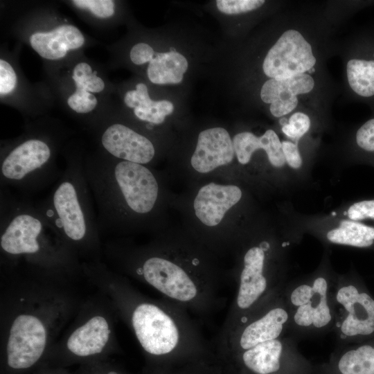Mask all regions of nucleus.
Returning a JSON list of instances; mask_svg holds the SVG:
<instances>
[{
  "instance_id": "nucleus-27",
  "label": "nucleus",
  "mask_w": 374,
  "mask_h": 374,
  "mask_svg": "<svg viewBox=\"0 0 374 374\" xmlns=\"http://www.w3.org/2000/svg\"><path fill=\"white\" fill-rule=\"evenodd\" d=\"M67 103L75 112L86 114L94 109L97 99L91 92L76 87L75 91L68 98Z\"/></svg>"
},
{
  "instance_id": "nucleus-20",
  "label": "nucleus",
  "mask_w": 374,
  "mask_h": 374,
  "mask_svg": "<svg viewBox=\"0 0 374 374\" xmlns=\"http://www.w3.org/2000/svg\"><path fill=\"white\" fill-rule=\"evenodd\" d=\"M124 102L128 107L134 108V113L139 119L152 125L162 123L165 117L174 110L173 104L168 100H152L143 83L137 84L136 90L128 91Z\"/></svg>"
},
{
  "instance_id": "nucleus-29",
  "label": "nucleus",
  "mask_w": 374,
  "mask_h": 374,
  "mask_svg": "<svg viewBox=\"0 0 374 374\" xmlns=\"http://www.w3.org/2000/svg\"><path fill=\"white\" fill-rule=\"evenodd\" d=\"M72 2L80 8L89 10L98 17H109L114 13V3L112 0H75Z\"/></svg>"
},
{
  "instance_id": "nucleus-24",
  "label": "nucleus",
  "mask_w": 374,
  "mask_h": 374,
  "mask_svg": "<svg viewBox=\"0 0 374 374\" xmlns=\"http://www.w3.org/2000/svg\"><path fill=\"white\" fill-rule=\"evenodd\" d=\"M347 77L351 89L358 95H374V60L352 59L347 64Z\"/></svg>"
},
{
  "instance_id": "nucleus-9",
  "label": "nucleus",
  "mask_w": 374,
  "mask_h": 374,
  "mask_svg": "<svg viewBox=\"0 0 374 374\" xmlns=\"http://www.w3.org/2000/svg\"><path fill=\"white\" fill-rule=\"evenodd\" d=\"M132 324L139 342L148 353L165 355L179 344V331L175 321L154 304L139 305L133 311Z\"/></svg>"
},
{
  "instance_id": "nucleus-16",
  "label": "nucleus",
  "mask_w": 374,
  "mask_h": 374,
  "mask_svg": "<svg viewBox=\"0 0 374 374\" xmlns=\"http://www.w3.org/2000/svg\"><path fill=\"white\" fill-rule=\"evenodd\" d=\"M314 374H374V344L336 345L328 362L314 366Z\"/></svg>"
},
{
  "instance_id": "nucleus-15",
  "label": "nucleus",
  "mask_w": 374,
  "mask_h": 374,
  "mask_svg": "<svg viewBox=\"0 0 374 374\" xmlns=\"http://www.w3.org/2000/svg\"><path fill=\"white\" fill-rule=\"evenodd\" d=\"M242 195L235 185H222L211 182L198 191L193 202L197 217L206 226H215L225 213L238 204Z\"/></svg>"
},
{
  "instance_id": "nucleus-6",
  "label": "nucleus",
  "mask_w": 374,
  "mask_h": 374,
  "mask_svg": "<svg viewBox=\"0 0 374 374\" xmlns=\"http://www.w3.org/2000/svg\"><path fill=\"white\" fill-rule=\"evenodd\" d=\"M270 245L262 242L249 247L244 253L239 275L235 310L242 321L276 293L287 283L284 276L267 269V252Z\"/></svg>"
},
{
  "instance_id": "nucleus-17",
  "label": "nucleus",
  "mask_w": 374,
  "mask_h": 374,
  "mask_svg": "<svg viewBox=\"0 0 374 374\" xmlns=\"http://www.w3.org/2000/svg\"><path fill=\"white\" fill-rule=\"evenodd\" d=\"M84 42L81 32L72 25H62L50 32H37L30 37L33 48L48 60L60 59L69 50L78 48Z\"/></svg>"
},
{
  "instance_id": "nucleus-4",
  "label": "nucleus",
  "mask_w": 374,
  "mask_h": 374,
  "mask_svg": "<svg viewBox=\"0 0 374 374\" xmlns=\"http://www.w3.org/2000/svg\"><path fill=\"white\" fill-rule=\"evenodd\" d=\"M61 174L53 148L39 138L25 139L1 159V187L11 186L24 193L39 191L57 181Z\"/></svg>"
},
{
  "instance_id": "nucleus-31",
  "label": "nucleus",
  "mask_w": 374,
  "mask_h": 374,
  "mask_svg": "<svg viewBox=\"0 0 374 374\" xmlns=\"http://www.w3.org/2000/svg\"><path fill=\"white\" fill-rule=\"evenodd\" d=\"M17 76L11 65L3 60H0V93L8 94L15 88Z\"/></svg>"
},
{
  "instance_id": "nucleus-34",
  "label": "nucleus",
  "mask_w": 374,
  "mask_h": 374,
  "mask_svg": "<svg viewBox=\"0 0 374 374\" xmlns=\"http://www.w3.org/2000/svg\"><path fill=\"white\" fill-rule=\"evenodd\" d=\"M282 149L287 164L294 169L301 167L303 161L296 144L290 141H283Z\"/></svg>"
},
{
  "instance_id": "nucleus-1",
  "label": "nucleus",
  "mask_w": 374,
  "mask_h": 374,
  "mask_svg": "<svg viewBox=\"0 0 374 374\" xmlns=\"http://www.w3.org/2000/svg\"><path fill=\"white\" fill-rule=\"evenodd\" d=\"M84 166L97 206L99 231L132 226L154 211L159 185L145 166L108 155L89 158Z\"/></svg>"
},
{
  "instance_id": "nucleus-19",
  "label": "nucleus",
  "mask_w": 374,
  "mask_h": 374,
  "mask_svg": "<svg viewBox=\"0 0 374 374\" xmlns=\"http://www.w3.org/2000/svg\"><path fill=\"white\" fill-rule=\"evenodd\" d=\"M109 333L107 320L101 316H95L70 335L67 348L81 357L100 353L109 340Z\"/></svg>"
},
{
  "instance_id": "nucleus-28",
  "label": "nucleus",
  "mask_w": 374,
  "mask_h": 374,
  "mask_svg": "<svg viewBox=\"0 0 374 374\" xmlns=\"http://www.w3.org/2000/svg\"><path fill=\"white\" fill-rule=\"evenodd\" d=\"M310 127L308 116L302 112H296L291 116L289 123L283 126L282 131L288 137L298 139L309 130Z\"/></svg>"
},
{
  "instance_id": "nucleus-37",
  "label": "nucleus",
  "mask_w": 374,
  "mask_h": 374,
  "mask_svg": "<svg viewBox=\"0 0 374 374\" xmlns=\"http://www.w3.org/2000/svg\"></svg>"
},
{
  "instance_id": "nucleus-5",
  "label": "nucleus",
  "mask_w": 374,
  "mask_h": 374,
  "mask_svg": "<svg viewBox=\"0 0 374 374\" xmlns=\"http://www.w3.org/2000/svg\"><path fill=\"white\" fill-rule=\"evenodd\" d=\"M336 345L355 343L374 334V299L346 276L335 277L332 292Z\"/></svg>"
},
{
  "instance_id": "nucleus-22",
  "label": "nucleus",
  "mask_w": 374,
  "mask_h": 374,
  "mask_svg": "<svg viewBox=\"0 0 374 374\" xmlns=\"http://www.w3.org/2000/svg\"><path fill=\"white\" fill-rule=\"evenodd\" d=\"M314 86V79L308 73H302L286 79L270 78L262 85L260 98L265 103L285 100L310 92Z\"/></svg>"
},
{
  "instance_id": "nucleus-26",
  "label": "nucleus",
  "mask_w": 374,
  "mask_h": 374,
  "mask_svg": "<svg viewBox=\"0 0 374 374\" xmlns=\"http://www.w3.org/2000/svg\"><path fill=\"white\" fill-rule=\"evenodd\" d=\"M265 3L263 0H217V9L226 15H236L254 10Z\"/></svg>"
},
{
  "instance_id": "nucleus-36",
  "label": "nucleus",
  "mask_w": 374,
  "mask_h": 374,
  "mask_svg": "<svg viewBox=\"0 0 374 374\" xmlns=\"http://www.w3.org/2000/svg\"><path fill=\"white\" fill-rule=\"evenodd\" d=\"M109 374H116V373H114V372H111V373H109Z\"/></svg>"
},
{
  "instance_id": "nucleus-14",
  "label": "nucleus",
  "mask_w": 374,
  "mask_h": 374,
  "mask_svg": "<svg viewBox=\"0 0 374 374\" xmlns=\"http://www.w3.org/2000/svg\"><path fill=\"white\" fill-rule=\"evenodd\" d=\"M235 151L233 140L225 129L213 127L202 131L191 157L192 167L199 173H208L231 163Z\"/></svg>"
},
{
  "instance_id": "nucleus-2",
  "label": "nucleus",
  "mask_w": 374,
  "mask_h": 374,
  "mask_svg": "<svg viewBox=\"0 0 374 374\" xmlns=\"http://www.w3.org/2000/svg\"><path fill=\"white\" fill-rule=\"evenodd\" d=\"M80 157H68L50 194L35 204L64 244H97L98 226L91 191Z\"/></svg>"
},
{
  "instance_id": "nucleus-10",
  "label": "nucleus",
  "mask_w": 374,
  "mask_h": 374,
  "mask_svg": "<svg viewBox=\"0 0 374 374\" xmlns=\"http://www.w3.org/2000/svg\"><path fill=\"white\" fill-rule=\"evenodd\" d=\"M315 63L311 45L301 33L290 29L285 31L269 49L262 69L267 77L281 80L305 73Z\"/></svg>"
},
{
  "instance_id": "nucleus-18",
  "label": "nucleus",
  "mask_w": 374,
  "mask_h": 374,
  "mask_svg": "<svg viewBox=\"0 0 374 374\" xmlns=\"http://www.w3.org/2000/svg\"><path fill=\"white\" fill-rule=\"evenodd\" d=\"M233 144L235 154L241 164L248 163L253 153L260 149L265 151L269 161L274 167L280 168L286 163L282 143L272 130H267L260 136L249 132L238 133L234 136Z\"/></svg>"
},
{
  "instance_id": "nucleus-21",
  "label": "nucleus",
  "mask_w": 374,
  "mask_h": 374,
  "mask_svg": "<svg viewBox=\"0 0 374 374\" xmlns=\"http://www.w3.org/2000/svg\"><path fill=\"white\" fill-rule=\"evenodd\" d=\"M187 69L186 58L179 53L172 51L156 53L149 63L147 74L154 84H178L182 81Z\"/></svg>"
},
{
  "instance_id": "nucleus-3",
  "label": "nucleus",
  "mask_w": 374,
  "mask_h": 374,
  "mask_svg": "<svg viewBox=\"0 0 374 374\" xmlns=\"http://www.w3.org/2000/svg\"><path fill=\"white\" fill-rule=\"evenodd\" d=\"M334 279L319 272L285 285L283 292L290 316L288 335L299 340L332 332Z\"/></svg>"
},
{
  "instance_id": "nucleus-32",
  "label": "nucleus",
  "mask_w": 374,
  "mask_h": 374,
  "mask_svg": "<svg viewBox=\"0 0 374 374\" xmlns=\"http://www.w3.org/2000/svg\"><path fill=\"white\" fill-rule=\"evenodd\" d=\"M356 142L362 149L374 152V118L366 122L357 130Z\"/></svg>"
},
{
  "instance_id": "nucleus-7",
  "label": "nucleus",
  "mask_w": 374,
  "mask_h": 374,
  "mask_svg": "<svg viewBox=\"0 0 374 374\" xmlns=\"http://www.w3.org/2000/svg\"><path fill=\"white\" fill-rule=\"evenodd\" d=\"M298 339L287 335L240 352L242 366L252 374H314V366L297 348Z\"/></svg>"
},
{
  "instance_id": "nucleus-11",
  "label": "nucleus",
  "mask_w": 374,
  "mask_h": 374,
  "mask_svg": "<svg viewBox=\"0 0 374 374\" xmlns=\"http://www.w3.org/2000/svg\"><path fill=\"white\" fill-rule=\"evenodd\" d=\"M46 344V332L37 317L21 314L13 321L7 343V362L15 369L33 366L42 356Z\"/></svg>"
},
{
  "instance_id": "nucleus-8",
  "label": "nucleus",
  "mask_w": 374,
  "mask_h": 374,
  "mask_svg": "<svg viewBox=\"0 0 374 374\" xmlns=\"http://www.w3.org/2000/svg\"><path fill=\"white\" fill-rule=\"evenodd\" d=\"M283 289L238 324L234 344L240 352L288 335L290 316Z\"/></svg>"
},
{
  "instance_id": "nucleus-13",
  "label": "nucleus",
  "mask_w": 374,
  "mask_h": 374,
  "mask_svg": "<svg viewBox=\"0 0 374 374\" xmlns=\"http://www.w3.org/2000/svg\"><path fill=\"white\" fill-rule=\"evenodd\" d=\"M100 141L108 156L121 161L145 166L155 155L154 146L149 139L121 123L108 126Z\"/></svg>"
},
{
  "instance_id": "nucleus-30",
  "label": "nucleus",
  "mask_w": 374,
  "mask_h": 374,
  "mask_svg": "<svg viewBox=\"0 0 374 374\" xmlns=\"http://www.w3.org/2000/svg\"><path fill=\"white\" fill-rule=\"evenodd\" d=\"M347 213L353 221L374 219V199L354 203L348 208Z\"/></svg>"
},
{
  "instance_id": "nucleus-23",
  "label": "nucleus",
  "mask_w": 374,
  "mask_h": 374,
  "mask_svg": "<svg viewBox=\"0 0 374 374\" xmlns=\"http://www.w3.org/2000/svg\"><path fill=\"white\" fill-rule=\"evenodd\" d=\"M326 239L332 244L366 248L374 243V228L357 221L344 220L327 232Z\"/></svg>"
},
{
  "instance_id": "nucleus-25",
  "label": "nucleus",
  "mask_w": 374,
  "mask_h": 374,
  "mask_svg": "<svg viewBox=\"0 0 374 374\" xmlns=\"http://www.w3.org/2000/svg\"><path fill=\"white\" fill-rule=\"evenodd\" d=\"M72 78L77 88L89 92H100L105 88V83L97 76V72L92 71L91 67L85 62L79 63L75 66Z\"/></svg>"
},
{
  "instance_id": "nucleus-33",
  "label": "nucleus",
  "mask_w": 374,
  "mask_h": 374,
  "mask_svg": "<svg viewBox=\"0 0 374 374\" xmlns=\"http://www.w3.org/2000/svg\"><path fill=\"white\" fill-rule=\"evenodd\" d=\"M153 48L146 43H138L131 49L130 56L132 62L135 64H143L150 62L154 57Z\"/></svg>"
},
{
  "instance_id": "nucleus-12",
  "label": "nucleus",
  "mask_w": 374,
  "mask_h": 374,
  "mask_svg": "<svg viewBox=\"0 0 374 374\" xmlns=\"http://www.w3.org/2000/svg\"><path fill=\"white\" fill-rule=\"evenodd\" d=\"M145 281L166 296L180 302L193 301L198 288L180 265L159 256L146 258L137 269Z\"/></svg>"
},
{
  "instance_id": "nucleus-35",
  "label": "nucleus",
  "mask_w": 374,
  "mask_h": 374,
  "mask_svg": "<svg viewBox=\"0 0 374 374\" xmlns=\"http://www.w3.org/2000/svg\"><path fill=\"white\" fill-rule=\"evenodd\" d=\"M296 96L285 100H278L270 104L269 110L275 117H280L292 112L298 105Z\"/></svg>"
}]
</instances>
